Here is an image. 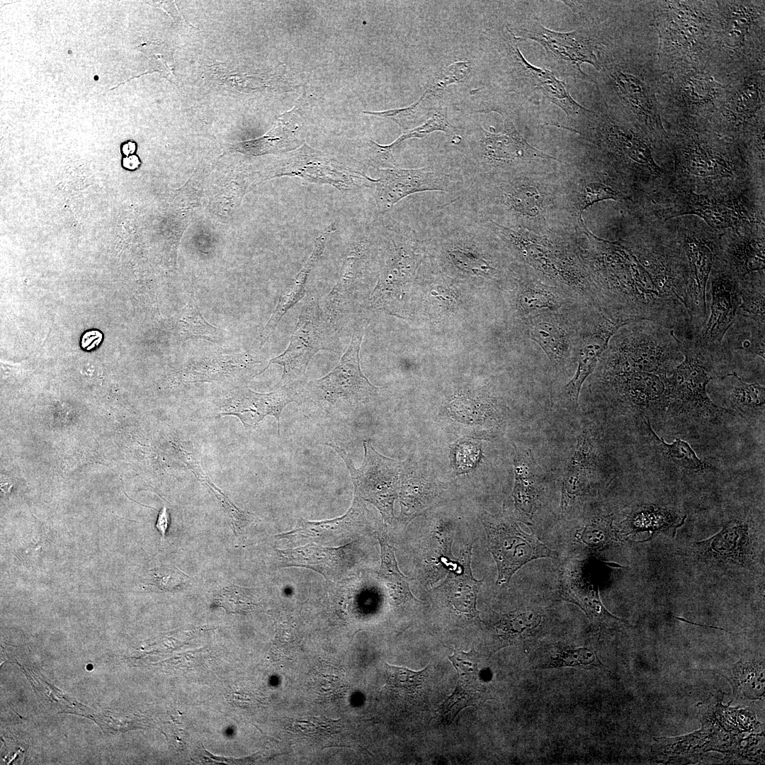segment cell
<instances>
[{
    "instance_id": "4fadbf2b",
    "label": "cell",
    "mask_w": 765,
    "mask_h": 765,
    "mask_svg": "<svg viewBox=\"0 0 765 765\" xmlns=\"http://www.w3.org/2000/svg\"><path fill=\"white\" fill-rule=\"evenodd\" d=\"M263 362L247 352L212 354L191 360L173 372V384L218 382L230 387L246 385Z\"/></svg>"
},
{
    "instance_id": "603a6c76",
    "label": "cell",
    "mask_w": 765,
    "mask_h": 765,
    "mask_svg": "<svg viewBox=\"0 0 765 765\" xmlns=\"http://www.w3.org/2000/svg\"><path fill=\"white\" fill-rule=\"evenodd\" d=\"M718 379V394L730 414L738 413L744 418L764 415V385L757 382H744L736 372L725 374Z\"/></svg>"
},
{
    "instance_id": "44dd1931",
    "label": "cell",
    "mask_w": 765,
    "mask_h": 765,
    "mask_svg": "<svg viewBox=\"0 0 765 765\" xmlns=\"http://www.w3.org/2000/svg\"><path fill=\"white\" fill-rule=\"evenodd\" d=\"M660 212L665 220L683 215H696L710 227L720 230L735 227L744 218L734 204L693 193L684 196L674 206Z\"/></svg>"
},
{
    "instance_id": "4316f807",
    "label": "cell",
    "mask_w": 765,
    "mask_h": 765,
    "mask_svg": "<svg viewBox=\"0 0 765 765\" xmlns=\"http://www.w3.org/2000/svg\"><path fill=\"white\" fill-rule=\"evenodd\" d=\"M594 453L585 432L578 438L574 453L568 463L562 487L561 507L565 510L584 491L592 468Z\"/></svg>"
},
{
    "instance_id": "ffe728a7",
    "label": "cell",
    "mask_w": 765,
    "mask_h": 765,
    "mask_svg": "<svg viewBox=\"0 0 765 765\" xmlns=\"http://www.w3.org/2000/svg\"><path fill=\"white\" fill-rule=\"evenodd\" d=\"M302 123L296 108L281 115L264 135L236 143L234 148L249 155H263L295 151L303 142Z\"/></svg>"
},
{
    "instance_id": "3957f363",
    "label": "cell",
    "mask_w": 765,
    "mask_h": 765,
    "mask_svg": "<svg viewBox=\"0 0 765 765\" xmlns=\"http://www.w3.org/2000/svg\"><path fill=\"white\" fill-rule=\"evenodd\" d=\"M683 361L665 378L668 390L667 412L676 415L712 419L730 412L715 404L707 393L715 365L727 361L720 346L706 348L693 339H677Z\"/></svg>"
},
{
    "instance_id": "c3c4849f",
    "label": "cell",
    "mask_w": 765,
    "mask_h": 765,
    "mask_svg": "<svg viewBox=\"0 0 765 765\" xmlns=\"http://www.w3.org/2000/svg\"><path fill=\"white\" fill-rule=\"evenodd\" d=\"M204 481L206 485L214 492L222 506L230 516L235 533L241 532L244 527L254 521V518L251 514L239 509L231 503L220 490L211 483L208 477H205Z\"/></svg>"
},
{
    "instance_id": "52a82bcc",
    "label": "cell",
    "mask_w": 765,
    "mask_h": 765,
    "mask_svg": "<svg viewBox=\"0 0 765 765\" xmlns=\"http://www.w3.org/2000/svg\"><path fill=\"white\" fill-rule=\"evenodd\" d=\"M384 262L373 301L390 298L414 276L422 259L420 227L406 220L388 217L381 221Z\"/></svg>"
},
{
    "instance_id": "7dc6e473",
    "label": "cell",
    "mask_w": 765,
    "mask_h": 765,
    "mask_svg": "<svg viewBox=\"0 0 765 765\" xmlns=\"http://www.w3.org/2000/svg\"><path fill=\"white\" fill-rule=\"evenodd\" d=\"M188 577L176 567H166L151 571V582L157 588L174 591L183 588Z\"/></svg>"
},
{
    "instance_id": "484cf974",
    "label": "cell",
    "mask_w": 765,
    "mask_h": 765,
    "mask_svg": "<svg viewBox=\"0 0 765 765\" xmlns=\"http://www.w3.org/2000/svg\"><path fill=\"white\" fill-rule=\"evenodd\" d=\"M365 507L358 497H354L347 512L338 518L320 521H310L302 518L290 531L276 537L291 540L327 538L351 533L360 526L364 518Z\"/></svg>"
},
{
    "instance_id": "6f0895ef",
    "label": "cell",
    "mask_w": 765,
    "mask_h": 765,
    "mask_svg": "<svg viewBox=\"0 0 765 765\" xmlns=\"http://www.w3.org/2000/svg\"><path fill=\"white\" fill-rule=\"evenodd\" d=\"M135 149H136L135 144L134 142H128L125 143L123 145V152L125 155H128V154H132L135 151Z\"/></svg>"
},
{
    "instance_id": "5b68a950",
    "label": "cell",
    "mask_w": 765,
    "mask_h": 765,
    "mask_svg": "<svg viewBox=\"0 0 765 765\" xmlns=\"http://www.w3.org/2000/svg\"><path fill=\"white\" fill-rule=\"evenodd\" d=\"M364 327L359 321L353 327L350 344L338 365L321 378L303 382L298 402H311L323 409L352 408L367 402L380 387L373 385L363 374L359 352Z\"/></svg>"
},
{
    "instance_id": "f546056e",
    "label": "cell",
    "mask_w": 765,
    "mask_h": 765,
    "mask_svg": "<svg viewBox=\"0 0 765 765\" xmlns=\"http://www.w3.org/2000/svg\"><path fill=\"white\" fill-rule=\"evenodd\" d=\"M515 486L512 496L517 508L532 516L538 498L537 467L529 450H523L514 458Z\"/></svg>"
},
{
    "instance_id": "277c9868",
    "label": "cell",
    "mask_w": 765,
    "mask_h": 765,
    "mask_svg": "<svg viewBox=\"0 0 765 765\" xmlns=\"http://www.w3.org/2000/svg\"><path fill=\"white\" fill-rule=\"evenodd\" d=\"M342 333L332 323L324 312L320 301L314 296L304 302L286 349L271 358L264 368L278 364L283 367V374L276 387H300L307 367L319 351H341Z\"/></svg>"
},
{
    "instance_id": "9a60e30c",
    "label": "cell",
    "mask_w": 765,
    "mask_h": 765,
    "mask_svg": "<svg viewBox=\"0 0 765 765\" xmlns=\"http://www.w3.org/2000/svg\"><path fill=\"white\" fill-rule=\"evenodd\" d=\"M712 273L706 301H710V315L697 336L692 339L706 348H715L732 324L742 302L739 278L729 270Z\"/></svg>"
},
{
    "instance_id": "cb8c5ba5",
    "label": "cell",
    "mask_w": 765,
    "mask_h": 765,
    "mask_svg": "<svg viewBox=\"0 0 765 765\" xmlns=\"http://www.w3.org/2000/svg\"><path fill=\"white\" fill-rule=\"evenodd\" d=\"M528 337L535 341L556 366L564 365L570 356L572 344L568 329L557 314L544 312L530 319Z\"/></svg>"
},
{
    "instance_id": "60d3db41",
    "label": "cell",
    "mask_w": 765,
    "mask_h": 765,
    "mask_svg": "<svg viewBox=\"0 0 765 765\" xmlns=\"http://www.w3.org/2000/svg\"><path fill=\"white\" fill-rule=\"evenodd\" d=\"M616 87L623 98L635 111H647L649 99L643 83L634 75L616 71L611 74Z\"/></svg>"
},
{
    "instance_id": "74e56055",
    "label": "cell",
    "mask_w": 765,
    "mask_h": 765,
    "mask_svg": "<svg viewBox=\"0 0 765 765\" xmlns=\"http://www.w3.org/2000/svg\"><path fill=\"white\" fill-rule=\"evenodd\" d=\"M648 429L652 433L654 439L657 441L662 453L678 467L693 472H703L711 467L700 460L691 446L686 441L679 438L668 444L659 438L651 428L650 421H647Z\"/></svg>"
},
{
    "instance_id": "5bb4252c",
    "label": "cell",
    "mask_w": 765,
    "mask_h": 765,
    "mask_svg": "<svg viewBox=\"0 0 765 765\" xmlns=\"http://www.w3.org/2000/svg\"><path fill=\"white\" fill-rule=\"evenodd\" d=\"M298 397L296 387H276L268 393L256 392L247 385L232 387L220 397L213 417L235 416L249 428L256 426L266 416H273L279 435L280 414L287 404L298 402Z\"/></svg>"
},
{
    "instance_id": "e575fe53",
    "label": "cell",
    "mask_w": 765,
    "mask_h": 765,
    "mask_svg": "<svg viewBox=\"0 0 765 765\" xmlns=\"http://www.w3.org/2000/svg\"><path fill=\"white\" fill-rule=\"evenodd\" d=\"M740 294L742 302L736 314L749 318L756 323L765 325V293L764 279H739Z\"/></svg>"
},
{
    "instance_id": "d6a6232c",
    "label": "cell",
    "mask_w": 765,
    "mask_h": 765,
    "mask_svg": "<svg viewBox=\"0 0 765 765\" xmlns=\"http://www.w3.org/2000/svg\"><path fill=\"white\" fill-rule=\"evenodd\" d=\"M730 270L739 279L745 275L764 269V238H749L731 246L729 251Z\"/></svg>"
},
{
    "instance_id": "7402d4cb",
    "label": "cell",
    "mask_w": 765,
    "mask_h": 765,
    "mask_svg": "<svg viewBox=\"0 0 765 765\" xmlns=\"http://www.w3.org/2000/svg\"><path fill=\"white\" fill-rule=\"evenodd\" d=\"M336 230V225L332 223L316 239L311 255L293 281L281 293L270 319L260 332L259 341L261 346L266 342L285 314L305 295V285L309 274L322 255L329 237Z\"/></svg>"
},
{
    "instance_id": "6da1fadb",
    "label": "cell",
    "mask_w": 765,
    "mask_h": 765,
    "mask_svg": "<svg viewBox=\"0 0 765 765\" xmlns=\"http://www.w3.org/2000/svg\"><path fill=\"white\" fill-rule=\"evenodd\" d=\"M536 157L556 160L528 144L511 120L505 118L504 129L499 133L481 126L468 130L460 157L448 165L467 186L501 175V172L508 174L522 162Z\"/></svg>"
},
{
    "instance_id": "8992f818",
    "label": "cell",
    "mask_w": 765,
    "mask_h": 765,
    "mask_svg": "<svg viewBox=\"0 0 765 765\" xmlns=\"http://www.w3.org/2000/svg\"><path fill=\"white\" fill-rule=\"evenodd\" d=\"M382 239L380 222L368 227L352 244L336 284L320 302L332 323L342 333H352L360 321L356 318L358 292L377 244Z\"/></svg>"
},
{
    "instance_id": "ee69618b",
    "label": "cell",
    "mask_w": 765,
    "mask_h": 765,
    "mask_svg": "<svg viewBox=\"0 0 765 765\" xmlns=\"http://www.w3.org/2000/svg\"><path fill=\"white\" fill-rule=\"evenodd\" d=\"M436 130L443 131L449 135H452L456 131V129L448 122L446 111L442 107L438 108V110L432 115L429 120L419 128H414L412 130L404 132L395 142L388 146L391 149H393L402 141L408 138L424 137L426 135Z\"/></svg>"
},
{
    "instance_id": "7c38bea8",
    "label": "cell",
    "mask_w": 765,
    "mask_h": 765,
    "mask_svg": "<svg viewBox=\"0 0 765 765\" xmlns=\"http://www.w3.org/2000/svg\"><path fill=\"white\" fill-rule=\"evenodd\" d=\"M516 32L519 34L518 40L530 39L540 44L551 62L563 74L584 78L586 75L581 69L583 63L600 69L594 53V42L584 32H556L538 21L530 22L527 28L516 29Z\"/></svg>"
},
{
    "instance_id": "83f0119b",
    "label": "cell",
    "mask_w": 765,
    "mask_h": 765,
    "mask_svg": "<svg viewBox=\"0 0 765 765\" xmlns=\"http://www.w3.org/2000/svg\"><path fill=\"white\" fill-rule=\"evenodd\" d=\"M764 342V326L736 314L720 346L729 355L736 353L765 359Z\"/></svg>"
},
{
    "instance_id": "ab89813d",
    "label": "cell",
    "mask_w": 765,
    "mask_h": 765,
    "mask_svg": "<svg viewBox=\"0 0 765 765\" xmlns=\"http://www.w3.org/2000/svg\"><path fill=\"white\" fill-rule=\"evenodd\" d=\"M520 303L527 314L533 316L544 312L555 311L563 303L557 293L541 285L527 286L521 292Z\"/></svg>"
},
{
    "instance_id": "30bf717a",
    "label": "cell",
    "mask_w": 765,
    "mask_h": 765,
    "mask_svg": "<svg viewBox=\"0 0 765 765\" xmlns=\"http://www.w3.org/2000/svg\"><path fill=\"white\" fill-rule=\"evenodd\" d=\"M374 200L379 214L389 212L400 200L410 195L439 191L454 196L465 188L461 177L447 164H431L419 169L393 167L379 169Z\"/></svg>"
},
{
    "instance_id": "ac0fdd59",
    "label": "cell",
    "mask_w": 765,
    "mask_h": 765,
    "mask_svg": "<svg viewBox=\"0 0 765 765\" xmlns=\"http://www.w3.org/2000/svg\"><path fill=\"white\" fill-rule=\"evenodd\" d=\"M471 545L462 550L458 568L450 570L441 589L448 606L456 614L468 619L480 620L476 603L484 578L475 579L471 572Z\"/></svg>"
},
{
    "instance_id": "4dcf8cb0",
    "label": "cell",
    "mask_w": 765,
    "mask_h": 765,
    "mask_svg": "<svg viewBox=\"0 0 765 765\" xmlns=\"http://www.w3.org/2000/svg\"><path fill=\"white\" fill-rule=\"evenodd\" d=\"M562 596L567 601L577 604L592 620L613 622L620 620L611 614L601 602L599 589L588 582L585 577L573 576L565 577Z\"/></svg>"
},
{
    "instance_id": "f1b7e54d",
    "label": "cell",
    "mask_w": 765,
    "mask_h": 765,
    "mask_svg": "<svg viewBox=\"0 0 765 765\" xmlns=\"http://www.w3.org/2000/svg\"><path fill=\"white\" fill-rule=\"evenodd\" d=\"M173 336L180 344L188 339H201L220 344L225 339V331L210 324L203 317L194 293H190L188 301L171 322Z\"/></svg>"
},
{
    "instance_id": "f907efd6",
    "label": "cell",
    "mask_w": 765,
    "mask_h": 765,
    "mask_svg": "<svg viewBox=\"0 0 765 765\" xmlns=\"http://www.w3.org/2000/svg\"><path fill=\"white\" fill-rule=\"evenodd\" d=\"M759 103V92L752 86L744 87L733 98L732 108L741 115L755 110Z\"/></svg>"
},
{
    "instance_id": "d4e9b609",
    "label": "cell",
    "mask_w": 765,
    "mask_h": 765,
    "mask_svg": "<svg viewBox=\"0 0 765 765\" xmlns=\"http://www.w3.org/2000/svg\"><path fill=\"white\" fill-rule=\"evenodd\" d=\"M511 52L520 69L540 89L545 97L560 108L567 115L577 114L587 109L575 101L567 90L565 84L550 71L533 66L521 55L515 43L512 33Z\"/></svg>"
},
{
    "instance_id": "d6986e66",
    "label": "cell",
    "mask_w": 765,
    "mask_h": 765,
    "mask_svg": "<svg viewBox=\"0 0 765 765\" xmlns=\"http://www.w3.org/2000/svg\"><path fill=\"white\" fill-rule=\"evenodd\" d=\"M614 374L617 375L616 389L629 401L648 412L667 409V375L640 370Z\"/></svg>"
},
{
    "instance_id": "f35d334b",
    "label": "cell",
    "mask_w": 765,
    "mask_h": 765,
    "mask_svg": "<svg viewBox=\"0 0 765 765\" xmlns=\"http://www.w3.org/2000/svg\"><path fill=\"white\" fill-rule=\"evenodd\" d=\"M686 167L690 174L703 177L728 176L731 174L729 166L723 159L698 147H693L688 152Z\"/></svg>"
},
{
    "instance_id": "8d00e7d4",
    "label": "cell",
    "mask_w": 765,
    "mask_h": 765,
    "mask_svg": "<svg viewBox=\"0 0 765 765\" xmlns=\"http://www.w3.org/2000/svg\"><path fill=\"white\" fill-rule=\"evenodd\" d=\"M542 616L533 610L514 611L502 616L495 625L499 637L504 641H511L537 628Z\"/></svg>"
},
{
    "instance_id": "d590c367",
    "label": "cell",
    "mask_w": 765,
    "mask_h": 765,
    "mask_svg": "<svg viewBox=\"0 0 765 765\" xmlns=\"http://www.w3.org/2000/svg\"><path fill=\"white\" fill-rule=\"evenodd\" d=\"M436 92L432 89H428L420 100L409 107L383 112L365 113L391 118L400 125L403 132H404L414 129L416 125L427 118L433 109L432 100Z\"/></svg>"
},
{
    "instance_id": "f6af8a7d",
    "label": "cell",
    "mask_w": 765,
    "mask_h": 765,
    "mask_svg": "<svg viewBox=\"0 0 765 765\" xmlns=\"http://www.w3.org/2000/svg\"><path fill=\"white\" fill-rule=\"evenodd\" d=\"M385 668L387 683L391 687L414 693L421 684L429 667L415 672L386 664Z\"/></svg>"
},
{
    "instance_id": "816d5d0a",
    "label": "cell",
    "mask_w": 765,
    "mask_h": 765,
    "mask_svg": "<svg viewBox=\"0 0 765 765\" xmlns=\"http://www.w3.org/2000/svg\"><path fill=\"white\" fill-rule=\"evenodd\" d=\"M448 659L457 670L458 675L468 674L477 669L478 657L473 648L465 652L455 647L453 655L449 656Z\"/></svg>"
},
{
    "instance_id": "11a10c76",
    "label": "cell",
    "mask_w": 765,
    "mask_h": 765,
    "mask_svg": "<svg viewBox=\"0 0 765 765\" xmlns=\"http://www.w3.org/2000/svg\"><path fill=\"white\" fill-rule=\"evenodd\" d=\"M170 521L169 513L166 507L164 506L160 510L156 523V528L160 532L162 537L164 538Z\"/></svg>"
},
{
    "instance_id": "8fae6325",
    "label": "cell",
    "mask_w": 765,
    "mask_h": 765,
    "mask_svg": "<svg viewBox=\"0 0 765 765\" xmlns=\"http://www.w3.org/2000/svg\"><path fill=\"white\" fill-rule=\"evenodd\" d=\"M487 548L498 568L497 586L508 585L515 572L530 561L555 558L557 553L540 542L534 533L524 532L514 521L499 517L483 520Z\"/></svg>"
},
{
    "instance_id": "7bdbcfd3",
    "label": "cell",
    "mask_w": 765,
    "mask_h": 765,
    "mask_svg": "<svg viewBox=\"0 0 765 765\" xmlns=\"http://www.w3.org/2000/svg\"><path fill=\"white\" fill-rule=\"evenodd\" d=\"M600 664L595 654L587 648L570 649L563 646L557 648L545 668L559 667L596 666Z\"/></svg>"
},
{
    "instance_id": "836d02e7",
    "label": "cell",
    "mask_w": 765,
    "mask_h": 765,
    "mask_svg": "<svg viewBox=\"0 0 765 765\" xmlns=\"http://www.w3.org/2000/svg\"><path fill=\"white\" fill-rule=\"evenodd\" d=\"M607 140L622 154L634 162L649 167L653 171L661 169L655 164L650 148L645 142L630 132L611 126L607 130Z\"/></svg>"
},
{
    "instance_id": "681fc988",
    "label": "cell",
    "mask_w": 765,
    "mask_h": 765,
    "mask_svg": "<svg viewBox=\"0 0 765 765\" xmlns=\"http://www.w3.org/2000/svg\"><path fill=\"white\" fill-rule=\"evenodd\" d=\"M619 195L610 186L598 182L586 183L583 190V205L582 210H584L594 203L604 200H617Z\"/></svg>"
},
{
    "instance_id": "9f6ffc18",
    "label": "cell",
    "mask_w": 765,
    "mask_h": 765,
    "mask_svg": "<svg viewBox=\"0 0 765 765\" xmlns=\"http://www.w3.org/2000/svg\"><path fill=\"white\" fill-rule=\"evenodd\" d=\"M140 164V160L135 155H130L123 159V166L129 169H135Z\"/></svg>"
},
{
    "instance_id": "bcb514c9",
    "label": "cell",
    "mask_w": 765,
    "mask_h": 765,
    "mask_svg": "<svg viewBox=\"0 0 765 765\" xmlns=\"http://www.w3.org/2000/svg\"><path fill=\"white\" fill-rule=\"evenodd\" d=\"M480 457V446L470 439L458 441L451 448V460L455 470L460 474L474 468Z\"/></svg>"
},
{
    "instance_id": "db71d44e",
    "label": "cell",
    "mask_w": 765,
    "mask_h": 765,
    "mask_svg": "<svg viewBox=\"0 0 765 765\" xmlns=\"http://www.w3.org/2000/svg\"><path fill=\"white\" fill-rule=\"evenodd\" d=\"M102 334L97 330H90L84 333L81 337V347L90 351L97 347L102 341Z\"/></svg>"
},
{
    "instance_id": "b9f144b4",
    "label": "cell",
    "mask_w": 765,
    "mask_h": 765,
    "mask_svg": "<svg viewBox=\"0 0 765 765\" xmlns=\"http://www.w3.org/2000/svg\"><path fill=\"white\" fill-rule=\"evenodd\" d=\"M253 590L235 585L221 589L215 597V603L229 613L248 612L257 605Z\"/></svg>"
},
{
    "instance_id": "ba28073f",
    "label": "cell",
    "mask_w": 765,
    "mask_h": 765,
    "mask_svg": "<svg viewBox=\"0 0 765 765\" xmlns=\"http://www.w3.org/2000/svg\"><path fill=\"white\" fill-rule=\"evenodd\" d=\"M285 176L329 185L341 191L369 188L377 182L360 166L344 162L305 144L269 166L263 174L264 178Z\"/></svg>"
},
{
    "instance_id": "7a4b0ae2",
    "label": "cell",
    "mask_w": 765,
    "mask_h": 765,
    "mask_svg": "<svg viewBox=\"0 0 765 765\" xmlns=\"http://www.w3.org/2000/svg\"><path fill=\"white\" fill-rule=\"evenodd\" d=\"M608 345L605 359L613 373L640 370L669 375L684 359L674 331L650 320L623 325Z\"/></svg>"
},
{
    "instance_id": "9c48e42d",
    "label": "cell",
    "mask_w": 765,
    "mask_h": 765,
    "mask_svg": "<svg viewBox=\"0 0 765 765\" xmlns=\"http://www.w3.org/2000/svg\"><path fill=\"white\" fill-rule=\"evenodd\" d=\"M345 462L354 486L355 495L374 505L385 521L394 518V502L400 494L404 463L382 455L369 441H363L364 459L360 468H356L350 455L341 447L330 443Z\"/></svg>"
},
{
    "instance_id": "1f68e13d",
    "label": "cell",
    "mask_w": 765,
    "mask_h": 765,
    "mask_svg": "<svg viewBox=\"0 0 765 765\" xmlns=\"http://www.w3.org/2000/svg\"><path fill=\"white\" fill-rule=\"evenodd\" d=\"M378 538L381 547V565L378 574L386 582L390 596L396 605L414 599L406 577L398 568L394 545L384 535L378 533Z\"/></svg>"
},
{
    "instance_id": "f5cc1de1",
    "label": "cell",
    "mask_w": 765,
    "mask_h": 765,
    "mask_svg": "<svg viewBox=\"0 0 765 765\" xmlns=\"http://www.w3.org/2000/svg\"><path fill=\"white\" fill-rule=\"evenodd\" d=\"M749 24V17L742 11L732 13L727 21V31L730 38L739 40L745 35Z\"/></svg>"
},
{
    "instance_id": "2e32d148",
    "label": "cell",
    "mask_w": 765,
    "mask_h": 765,
    "mask_svg": "<svg viewBox=\"0 0 765 765\" xmlns=\"http://www.w3.org/2000/svg\"><path fill=\"white\" fill-rule=\"evenodd\" d=\"M627 323L612 319L600 311L591 331L579 341L575 348L577 370L573 378L565 387V393L572 402L577 404L584 381L596 366L612 336Z\"/></svg>"
},
{
    "instance_id": "e0dca14e",
    "label": "cell",
    "mask_w": 765,
    "mask_h": 765,
    "mask_svg": "<svg viewBox=\"0 0 765 765\" xmlns=\"http://www.w3.org/2000/svg\"><path fill=\"white\" fill-rule=\"evenodd\" d=\"M351 543L339 548L310 544L277 551L283 567L308 568L332 580L341 577L351 567Z\"/></svg>"
}]
</instances>
